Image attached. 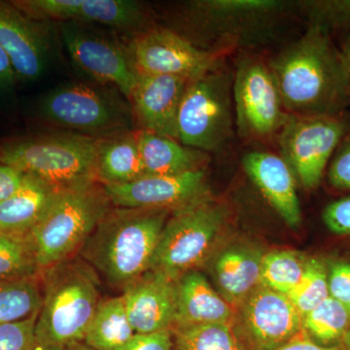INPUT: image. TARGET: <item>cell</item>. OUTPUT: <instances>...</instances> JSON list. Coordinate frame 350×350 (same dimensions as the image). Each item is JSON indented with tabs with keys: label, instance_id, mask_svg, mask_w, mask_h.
<instances>
[{
	"label": "cell",
	"instance_id": "cell-11",
	"mask_svg": "<svg viewBox=\"0 0 350 350\" xmlns=\"http://www.w3.org/2000/svg\"><path fill=\"white\" fill-rule=\"evenodd\" d=\"M138 75H170L193 81L216 68L211 53L169 29H151L131 41L126 51Z\"/></svg>",
	"mask_w": 350,
	"mask_h": 350
},
{
	"label": "cell",
	"instance_id": "cell-41",
	"mask_svg": "<svg viewBox=\"0 0 350 350\" xmlns=\"http://www.w3.org/2000/svg\"><path fill=\"white\" fill-rule=\"evenodd\" d=\"M16 80L17 77L8 55L0 45V89L12 87Z\"/></svg>",
	"mask_w": 350,
	"mask_h": 350
},
{
	"label": "cell",
	"instance_id": "cell-19",
	"mask_svg": "<svg viewBox=\"0 0 350 350\" xmlns=\"http://www.w3.org/2000/svg\"><path fill=\"white\" fill-rule=\"evenodd\" d=\"M264 254L256 245L237 243L214 251L207 260L218 293L234 310L259 286Z\"/></svg>",
	"mask_w": 350,
	"mask_h": 350
},
{
	"label": "cell",
	"instance_id": "cell-44",
	"mask_svg": "<svg viewBox=\"0 0 350 350\" xmlns=\"http://www.w3.org/2000/svg\"><path fill=\"white\" fill-rule=\"evenodd\" d=\"M340 350H350V328L340 344Z\"/></svg>",
	"mask_w": 350,
	"mask_h": 350
},
{
	"label": "cell",
	"instance_id": "cell-23",
	"mask_svg": "<svg viewBox=\"0 0 350 350\" xmlns=\"http://www.w3.org/2000/svg\"><path fill=\"white\" fill-rule=\"evenodd\" d=\"M137 133L121 131L100 138L96 176L103 185H122L145 176Z\"/></svg>",
	"mask_w": 350,
	"mask_h": 350
},
{
	"label": "cell",
	"instance_id": "cell-8",
	"mask_svg": "<svg viewBox=\"0 0 350 350\" xmlns=\"http://www.w3.org/2000/svg\"><path fill=\"white\" fill-rule=\"evenodd\" d=\"M350 130L342 114L294 116L288 114L280 144L284 161L304 187H319L327 163Z\"/></svg>",
	"mask_w": 350,
	"mask_h": 350
},
{
	"label": "cell",
	"instance_id": "cell-9",
	"mask_svg": "<svg viewBox=\"0 0 350 350\" xmlns=\"http://www.w3.org/2000/svg\"><path fill=\"white\" fill-rule=\"evenodd\" d=\"M44 118L85 135L125 131L128 116L118 101L98 88L71 83L53 90L40 103Z\"/></svg>",
	"mask_w": 350,
	"mask_h": 350
},
{
	"label": "cell",
	"instance_id": "cell-34",
	"mask_svg": "<svg viewBox=\"0 0 350 350\" xmlns=\"http://www.w3.org/2000/svg\"><path fill=\"white\" fill-rule=\"evenodd\" d=\"M38 315L0 325V350H38L36 336Z\"/></svg>",
	"mask_w": 350,
	"mask_h": 350
},
{
	"label": "cell",
	"instance_id": "cell-2",
	"mask_svg": "<svg viewBox=\"0 0 350 350\" xmlns=\"http://www.w3.org/2000/svg\"><path fill=\"white\" fill-rule=\"evenodd\" d=\"M172 211L112 206L78 255L110 284L125 289L151 268Z\"/></svg>",
	"mask_w": 350,
	"mask_h": 350
},
{
	"label": "cell",
	"instance_id": "cell-42",
	"mask_svg": "<svg viewBox=\"0 0 350 350\" xmlns=\"http://www.w3.org/2000/svg\"><path fill=\"white\" fill-rule=\"evenodd\" d=\"M340 52H342V59H344L345 69H347L350 93V33L344 39Z\"/></svg>",
	"mask_w": 350,
	"mask_h": 350
},
{
	"label": "cell",
	"instance_id": "cell-16",
	"mask_svg": "<svg viewBox=\"0 0 350 350\" xmlns=\"http://www.w3.org/2000/svg\"><path fill=\"white\" fill-rule=\"evenodd\" d=\"M16 5L36 19L98 24L131 29L144 21L142 6L133 0H17Z\"/></svg>",
	"mask_w": 350,
	"mask_h": 350
},
{
	"label": "cell",
	"instance_id": "cell-3",
	"mask_svg": "<svg viewBox=\"0 0 350 350\" xmlns=\"http://www.w3.org/2000/svg\"><path fill=\"white\" fill-rule=\"evenodd\" d=\"M42 306L36 324L40 350L83 342L101 300L100 275L79 255L41 271Z\"/></svg>",
	"mask_w": 350,
	"mask_h": 350
},
{
	"label": "cell",
	"instance_id": "cell-22",
	"mask_svg": "<svg viewBox=\"0 0 350 350\" xmlns=\"http://www.w3.org/2000/svg\"><path fill=\"white\" fill-rule=\"evenodd\" d=\"M59 189L25 174L16 194L0 202V230L29 236L47 213Z\"/></svg>",
	"mask_w": 350,
	"mask_h": 350
},
{
	"label": "cell",
	"instance_id": "cell-4",
	"mask_svg": "<svg viewBox=\"0 0 350 350\" xmlns=\"http://www.w3.org/2000/svg\"><path fill=\"white\" fill-rule=\"evenodd\" d=\"M112 206L100 182L59 191L29 234L40 271L78 255Z\"/></svg>",
	"mask_w": 350,
	"mask_h": 350
},
{
	"label": "cell",
	"instance_id": "cell-38",
	"mask_svg": "<svg viewBox=\"0 0 350 350\" xmlns=\"http://www.w3.org/2000/svg\"><path fill=\"white\" fill-rule=\"evenodd\" d=\"M120 350H172V331L151 335H135Z\"/></svg>",
	"mask_w": 350,
	"mask_h": 350
},
{
	"label": "cell",
	"instance_id": "cell-26",
	"mask_svg": "<svg viewBox=\"0 0 350 350\" xmlns=\"http://www.w3.org/2000/svg\"><path fill=\"white\" fill-rule=\"evenodd\" d=\"M303 332L322 347L340 345L350 328V308L329 296L301 319Z\"/></svg>",
	"mask_w": 350,
	"mask_h": 350
},
{
	"label": "cell",
	"instance_id": "cell-20",
	"mask_svg": "<svg viewBox=\"0 0 350 350\" xmlns=\"http://www.w3.org/2000/svg\"><path fill=\"white\" fill-rule=\"evenodd\" d=\"M243 167L269 204L290 228L301 223L300 202L293 172L284 159L268 152H250L244 156Z\"/></svg>",
	"mask_w": 350,
	"mask_h": 350
},
{
	"label": "cell",
	"instance_id": "cell-7",
	"mask_svg": "<svg viewBox=\"0 0 350 350\" xmlns=\"http://www.w3.org/2000/svg\"><path fill=\"white\" fill-rule=\"evenodd\" d=\"M230 82L217 69L189 82L177 117V140L199 151L222 146L232 133Z\"/></svg>",
	"mask_w": 350,
	"mask_h": 350
},
{
	"label": "cell",
	"instance_id": "cell-13",
	"mask_svg": "<svg viewBox=\"0 0 350 350\" xmlns=\"http://www.w3.org/2000/svg\"><path fill=\"white\" fill-rule=\"evenodd\" d=\"M234 105L239 130L250 137H266L282 128L283 112L280 92L271 69L259 62L239 66L234 79Z\"/></svg>",
	"mask_w": 350,
	"mask_h": 350
},
{
	"label": "cell",
	"instance_id": "cell-33",
	"mask_svg": "<svg viewBox=\"0 0 350 350\" xmlns=\"http://www.w3.org/2000/svg\"><path fill=\"white\" fill-rule=\"evenodd\" d=\"M312 25L319 27L332 38L335 32L350 33V0L345 1H312L306 4Z\"/></svg>",
	"mask_w": 350,
	"mask_h": 350
},
{
	"label": "cell",
	"instance_id": "cell-1",
	"mask_svg": "<svg viewBox=\"0 0 350 350\" xmlns=\"http://www.w3.org/2000/svg\"><path fill=\"white\" fill-rule=\"evenodd\" d=\"M269 69L289 115L342 114L350 105L342 52L319 27L310 25L303 38L271 62Z\"/></svg>",
	"mask_w": 350,
	"mask_h": 350
},
{
	"label": "cell",
	"instance_id": "cell-21",
	"mask_svg": "<svg viewBox=\"0 0 350 350\" xmlns=\"http://www.w3.org/2000/svg\"><path fill=\"white\" fill-rule=\"evenodd\" d=\"M175 295L174 327L218 323L232 325L234 321V308L199 271H188L175 280Z\"/></svg>",
	"mask_w": 350,
	"mask_h": 350
},
{
	"label": "cell",
	"instance_id": "cell-37",
	"mask_svg": "<svg viewBox=\"0 0 350 350\" xmlns=\"http://www.w3.org/2000/svg\"><path fill=\"white\" fill-rule=\"evenodd\" d=\"M323 221L334 234H350V197L342 198L328 204L323 211Z\"/></svg>",
	"mask_w": 350,
	"mask_h": 350
},
{
	"label": "cell",
	"instance_id": "cell-5",
	"mask_svg": "<svg viewBox=\"0 0 350 350\" xmlns=\"http://www.w3.org/2000/svg\"><path fill=\"white\" fill-rule=\"evenodd\" d=\"M98 137L80 133L25 138L4 145L0 149V163L59 190L78 187L98 182Z\"/></svg>",
	"mask_w": 350,
	"mask_h": 350
},
{
	"label": "cell",
	"instance_id": "cell-35",
	"mask_svg": "<svg viewBox=\"0 0 350 350\" xmlns=\"http://www.w3.org/2000/svg\"><path fill=\"white\" fill-rule=\"evenodd\" d=\"M328 181L336 190L350 191V137L338 145L328 170Z\"/></svg>",
	"mask_w": 350,
	"mask_h": 350
},
{
	"label": "cell",
	"instance_id": "cell-32",
	"mask_svg": "<svg viewBox=\"0 0 350 350\" xmlns=\"http://www.w3.org/2000/svg\"><path fill=\"white\" fill-rule=\"evenodd\" d=\"M328 271L326 262L310 258L300 282L287 295L301 319L328 298Z\"/></svg>",
	"mask_w": 350,
	"mask_h": 350
},
{
	"label": "cell",
	"instance_id": "cell-31",
	"mask_svg": "<svg viewBox=\"0 0 350 350\" xmlns=\"http://www.w3.org/2000/svg\"><path fill=\"white\" fill-rule=\"evenodd\" d=\"M282 3L273 0H211L191 4L193 13L207 21L253 19L275 12Z\"/></svg>",
	"mask_w": 350,
	"mask_h": 350
},
{
	"label": "cell",
	"instance_id": "cell-6",
	"mask_svg": "<svg viewBox=\"0 0 350 350\" xmlns=\"http://www.w3.org/2000/svg\"><path fill=\"white\" fill-rule=\"evenodd\" d=\"M227 219L226 206L209 196L172 211L161 234L150 269L175 282L202 266L217 250Z\"/></svg>",
	"mask_w": 350,
	"mask_h": 350
},
{
	"label": "cell",
	"instance_id": "cell-12",
	"mask_svg": "<svg viewBox=\"0 0 350 350\" xmlns=\"http://www.w3.org/2000/svg\"><path fill=\"white\" fill-rule=\"evenodd\" d=\"M61 34L64 47L78 69L96 81L112 85L131 98L138 75L128 52L78 23L64 22Z\"/></svg>",
	"mask_w": 350,
	"mask_h": 350
},
{
	"label": "cell",
	"instance_id": "cell-40",
	"mask_svg": "<svg viewBox=\"0 0 350 350\" xmlns=\"http://www.w3.org/2000/svg\"><path fill=\"white\" fill-rule=\"evenodd\" d=\"M275 350H340V345L335 347H322L312 342L304 332L297 336L293 340H290L286 345Z\"/></svg>",
	"mask_w": 350,
	"mask_h": 350
},
{
	"label": "cell",
	"instance_id": "cell-15",
	"mask_svg": "<svg viewBox=\"0 0 350 350\" xmlns=\"http://www.w3.org/2000/svg\"><path fill=\"white\" fill-rule=\"evenodd\" d=\"M113 206L174 211L208 196L204 170L145 175L122 185H103Z\"/></svg>",
	"mask_w": 350,
	"mask_h": 350
},
{
	"label": "cell",
	"instance_id": "cell-36",
	"mask_svg": "<svg viewBox=\"0 0 350 350\" xmlns=\"http://www.w3.org/2000/svg\"><path fill=\"white\" fill-rule=\"evenodd\" d=\"M329 295L350 308V262H336L328 271Z\"/></svg>",
	"mask_w": 350,
	"mask_h": 350
},
{
	"label": "cell",
	"instance_id": "cell-29",
	"mask_svg": "<svg viewBox=\"0 0 350 350\" xmlns=\"http://www.w3.org/2000/svg\"><path fill=\"white\" fill-rule=\"evenodd\" d=\"M31 237L0 230V280L40 276Z\"/></svg>",
	"mask_w": 350,
	"mask_h": 350
},
{
	"label": "cell",
	"instance_id": "cell-30",
	"mask_svg": "<svg viewBox=\"0 0 350 350\" xmlns=\"http://www.w3.org/2000/svg\"><path fill=\"white\" fill-rule=\"evenodd\" d=\"M172 350H244L230 324L174 327Z\"/></svg>",
	"mask_w": 350,
	"mask_h": 350
},
{
	"label": "cell",
	"instance_id": "cell-43",
	"mask_svg": "<svg viewBox=\"0 0 350 350\" xmlns=\"http://www.w3.org/2000/svg\"><path fill=\"white\" fill-rule=\"evenodd\" d=\"M64 350H94L90 347L89 345L85 344V342H76V344H73L69 345V347H66Z\"/></svg>",
	"mask_w": 350,
	"mask_h": 350
},
{
	"label": "cell",
	"instance_id": "cell-39",
	"mask_svg": "<svg viewBox=\"0 0 350 350\" xmlns=\"http://www.w3.org/2000/svg\"><path fill=\"white\" fill-rule=\"evenodd\" d=\"M25 174L5 163H0V202L12 197L24 183Z\"/></svg>",
	"mask_w": 350,
	"mask_h": 350
},
{
	"label": "cell",
	"instance_id": "cell-28",
	"mask_svg": "<svg viewBox=\"0 0 350 350\" xmlns=\"http://www.w3.org/2000/svg\"><path fill=\"white\" fill-rule=\"evenodd\" d=\"M308 259L294 250H275L262 256L260 285L288 295L300 282Z\"/></svg>",
	"mask_w": 350,
	"mask_h": 350
},
{
	"label": "cell",
	"instance_id": "cell-18",
	"mask_svg": "<svg viewBox=\"0 0 350 350\" xmlns=\"http://www.w3.org/2000/svg\"><path fill=\"white\" fill-rule=\"evenodd\" d=\"M189 82L176 76L137 75L130 100L145 130L177 139V117Z\"/></svg>",
	"mask_w": 350,
	"mask_h": 350
},
{
	"label": "cell",
	"instance_id": "cell-17",
	"mask_svg": "<svg viewBox=\"0 0 350 350\" xmlns=\"http://www.w3.org/2000/svg\"><path fill=\"white\" fill-rule=\"evenodd\" d=\"M126 314L137 335L172 331L176 321L175 282L149 269L123 290Z\"/></svg>",
	"mask_w": 350,
	"mask_h": 350
},
{
	"label": "cell",
	"instance_id": "cell-24",
	"mask_svg": "<svg viewBox=\"0 0 350 350\" xmlns=\"http://www.w3.org/2000/svg\"><path fill=\"white\" fill-rule=\"evenodd\" d=\"M137 137L146 175H175L202 170L206 159L202 151L152 131H139Z\"/></svg>",
	"mask_w": 350,
	"mask_h": 350
},
{
	"label": "cell",
	"instance_id": "cell-10",
	"mask_svg": "<svg viewBox=\"0 0 350 350\" xmlns=\"http://www.w3.org/2000/svg\"><path fill=\"white\" fill-rule=\"evenodd\" d=\"M244 350H275L303 332L287 295L259 285L234 312L232 324Z\"/></svg>",
	"mask_w": 350,
	"mask_h": 350
},
{
	"label": "cell",
	"instance_id": "cell-45",
	"mask_svg": "<svg viewBox=\"0 0 350 350\" xmlns=\"http://www.w3.org/2000/svg\"><path fill=\"white\" fill-rule=\"evenodd\" d=\"M38 350H40V349H38Z\"/></svg>",
	"mask_w": 350,
	"mask_h": 350
},
{
	"label": "cell",
	"instance_id": "cell-14",
	"mask_svg": "<svg viewBox=\"0 0 350 350\" xmlns=\"http://www.w3.org/2000/svg\"><path fill=\"white\" fill-rule=\"evenodd\" d=\"M0 45L17 80H38L45 72L52 52L49 25L25 13L15 2L0 0Z\"/></svg>",
	"mask_w": 350,
	"mask_h": 350
},
{
	"label": "cell",
	"instance_id": "cell-25",
	"mask_svg": "<svg viewBox=\"0 0 350 350\" xmlns=\"http://www.w3.org/2000/svg\"><path fill=\"white\" fill-rule=\"evenodd\" d=\"M135 335L121 295L101 299L83 342L94 350H120Z\"/></svg>",
	"mask_w": 350,
	"mask_h": 350
},
{
	"label": "cell",
	"instance_id": "cell-27",
	"mask_svg": "<svg viewBox=\"0 0 350 350\" xmlns=\"http://www.w3.org/2000/svg\"><path fill=\"white\" fill-rule=\"evenodd\" d=\"M41 306L40 276L0 280V325L22 321L38 314Z\"/></svg>",
	"mask_w": 350,
	"mask_h": 350
}]
</instances>
